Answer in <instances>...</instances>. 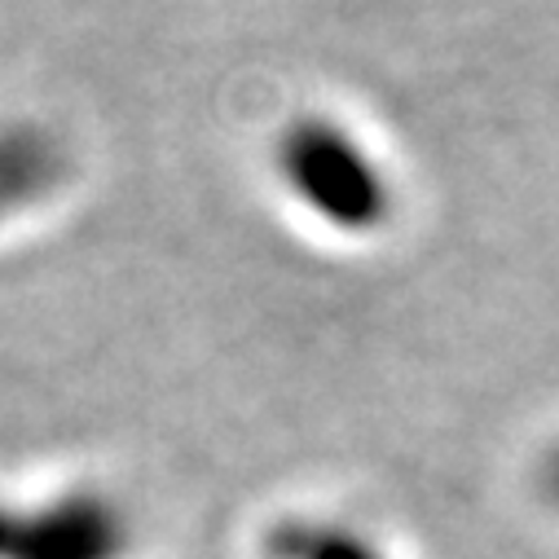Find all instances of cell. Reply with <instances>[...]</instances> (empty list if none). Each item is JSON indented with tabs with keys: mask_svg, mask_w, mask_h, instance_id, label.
I'll use <instances>...</instances> for the list:
<instances>
[{
	"mask_svg": "<svg viewBox=\"0 0 559 559\" xmlns=\"http://www.w3.org/2000/svg\"><path fill=\"white\" fill-rule=\"evenodd\" d=\"M269 181L309 229L344 242L379 238L401 207L396 173L374 136L326 106H305L273 132Z\"/></svg>",
	"mask_w": 559,
	"mask_h": 559,
	"instance_id": "cell-1",
	"label": "cell"
},
{
	"mask_svg": "<svg viewBox=\"0 0 559 559\" xmlns=\"http://www.w3.org/2000/svg\"><path fill=\"white\" fill-rule=\"evenodd\" d=\"M128 515L93 489H71L40 507L0 502V559H123Z\"/></svg>",
	"mask_w": 559,
	"mask_h": 559,
	"instance_id": "cell-2",
	"label": "cell"
},
{
	"mask_svg": "<svg viewBox=\"0 0 559 559\" xmlns=\"http://www.w3.org/2000/svg\"><path fill=\"white\" fill-rule=\"evenodd\" d=\"M71 181V159L53 132L27 119H0V234L45 212Z\"/></svg>",
	"mask_w": 559,
	"mask_h": 559,
	"instance_id": "cell-3",
	"label": "cell"
},
{
	"mask_svg": "<svg viewBox=\"0 0 559 559\" xmlns=\"http://www.w3.org/2000/svg\"><path fill=\"white\" fill-rule=\"evenodd\" d=\"M269 559H388V550L340 520H283L269 528Z\"/></svg>",
	"mask_w": 559,
	"mask_h": 559,
	"instance_id": "cell-4",
	"label": "cell"
},
{
	"mask_svg": "<svg viewBox=\"0 0 559 559\" xmlns=\"http://www.w3.org/2000/svg\"><path fill=\"white\" fill-rule=\"evenodd\" d=\"M537 485H542L546 502L559 511V441L546 450V459H542V467H537Z\"/></svg>",
	"mask_w": 559,
	"mask_h": 559,
	"instance_id": "cell-5",
	"label": "cell"
}]
</instances>
